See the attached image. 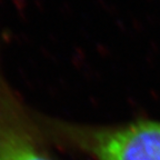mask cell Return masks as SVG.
<instances>
[{
  "label": "cell",
  "instance_id": "cell-2",
  "mask_svg": "<svg viewBox=\"0 0 160 160\" xmlns=\"http://www.w3.org/2000/svg\"><path fill=\"white\" fill-rule=\"evenodd\" d=\"M40 123L0 70V160H58Z\"/></svg>",
  "mask_w": 160,
  "mask_h": 160
},
{
  "label": "cell",
  "instance_id": "cell-1",
  "mask_svg": "<svg viewBox=\"0 0 160 160\" xmlns=\"http://www.w3.org/2000/svg\"><path fill=\"white\" fill-rule=\"evenodd\" d=\"M39 120L53 145L91 160H160V120L87 125L40 113Z\"/></svg>",
  "mask_w": 160,
  "mask_h": 160
}]
</instances>
